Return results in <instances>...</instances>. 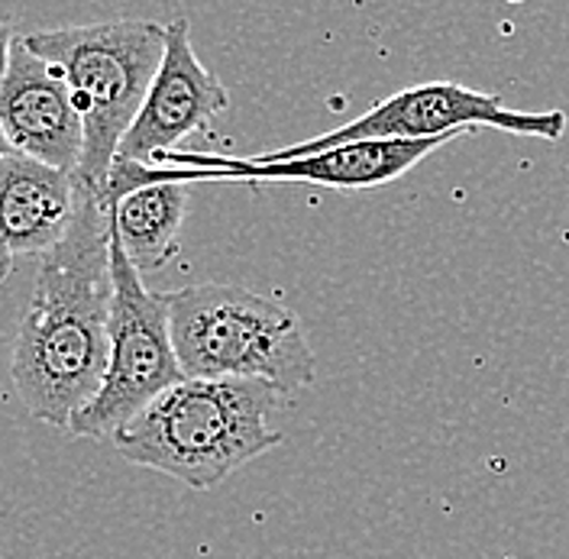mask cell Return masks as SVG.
Masks as SVG:
<instances>
[{
	"instance_id": "1",
	"label": "cell",
	"mask_w": 569,
	"mask_h": 559,
	"mask_svg": "<svg viewBox=\"0 0 569 559\" xmlns=\"http://www.w3.org/2000/svg\"><path fill=\"white\" fill-rule=\"evenodd\" d=\"M69 230L42 252L13 347V385L42 423L66 427L98 395L110 352V208L78 184Z\"/></svg>"
},
{
	"instance_id": "2",
	"label": "cell",
	"mask_w": 569,
	"mask_h": 559,
	"mask_svg": "<svg viewBox=\"0 0 569 559\" xmlns=\"http://www.w3.org/2000/svg\"><path fill=\"white\" fill-rule=\"evenodd\" d=\"M279 391L256 379H181L113 433L130 462L208 491L282 443L269 427Z\"/></svg>"
},
{
	"instance_id": "3",
	"label": "cell",
	"mask_w": 569,
	"mask_h": 559,
	"mask_svg": "<svg viewBox=\"0 0 569 559\" xmlns=\"http://www.w3.org/2000/svg\"><path fill=\"white\" fill-rule=\"evenodd\" d=\"M23 42L69 84L71 104L84 130L74 181L98 191L162 66L166 27L156 20H107L30 33Z\"/></svg>"
},
{
	"instance_id": "4",
	"label": "cell",
	"mask_w": 569,
	"mask_h": 559,
	"mask_svg": "<svg viewBox=\"0 0 569 559\" xmlns=\"http://www.w3.org/2000/svg\"><path fill=\"white\" fill-rule=\"evenodd\" d=\"M172 343L184 379H256L279 395L318 379L301 320L243 285H188L169 291Z\"/></svg>"
},
{
	"instance_id": "5",
	"label": "cell",
	"mask_w": 569,
	"mask_h": 559,
	"mask_svg": "<svg viewBox=\"0 0 569 559\" xmlns=\"http://www.w3.org/2000/svg\"><path fill=\"white\" fill-rule=\"evenodd\" d=\"M110 352L98 395L71 418V437H113L184 376L169 320V291H149L110 230Z\"/></svg>"
},
{
	"instance_id": "6",
	"label": "cell",
	"mask_w": 569,
	"mask_h": 559,
	"mask_svg": "<svg viewBox=\"0 0 569 559\" xmlns=\"http://www.w3.org/2000/svg\"><path fill=\"white\" fill-rule=\"evenodd\" d=\"M479 127H492L515 137H537V140H563L569 117L563 110H511L498 94H482L462 88L457 81H430L418 88H405L386 101L366 110L350 123L315 137L279 152H262L266 159H298L320 149H333L343 142L362 140H457Z\"/></svg>"
},
{
	"instance_id": "7",
	"label": "cell",
	"mask_w": 569,
	"mask_h": 559,
	"mask_svg": "<svg viewBox=\"0 0 569 559\" xmlns=\"http://www.w3.org/2000/svg\"><path fill=\"white\" fill-rule=\"evenodd\" d=\"M230 104L227 88L204 69L191 46L188 20L166 27V56L152 78L133 127L117 149V159L133 166L162 162L178 142L208 127Z\"/></svg>"
},
{
	"instance_id": "8",
	"label": "cell",
	"mask_w": 569,
	"mask_h": 559,
	"mask_svg": "<svg viewBox=\"0 0 569 559\" xmlns=\"http://www.w3.org/2000/svg\"><path fill=\"white\" fill-rule=\"evenodd\" d=\"M0 127L13 152L78 176L84 130L62 74L36 59L17 36L7 71L0 74Z\"/></svg>"
},
{
	"instance_id": "9",
	"label": "cell",
	"mask_w": 569,
	"mask_h": 559,
	"mask_svg": "<svg viewBox=\"0 0 569 559\" xmlns=\"http://www.w3.org/2000/svg\"><path fill=\"white\" fill-rule=\"evenodd\" d=\"M74 201V176L20 152L7 156L0 162V243L13 256L49 252L66 237Z\"/></svg>"
},
{
	"instance_id": "10",
	"label": "cell",
	"mask_w": 569,
	"mask_h": 559,
	"mask_svg": "<svg viewBox=\"0 0 569 559\" xmlns=\"http://www.w3.org/2000/svg\"><path fill=\"white\" fill-rule=\"evenodd\" d=\"M188 210V184L159 178L127 191L110 210V230L130 266L149 276L178 252V233Z\"/></svg>"
},
{
	"instance_id": "11",
	"label": "cell",
	"mask_w": 569,
	"mask_h": 559,
	"mask_svg": "<svg viewBox=\"0 0 569 559\" xmlns=\"http://www.w3.org/2000/svg\"><path fill=\"white\" fill-rule=\"evenodd\" d=\"M13 30L7 23H0V74L7 71V62H10V49H13Z\"/></svg>"
},
{
	"instance_id": "12",
	"label": "cell",
	"mask_w": 569,
	"mask_h": 559,
	"mask_svg": "<svg viewBox=\"0 0 569 559\" xmlns=\"http://www.w3.org/2000/svg\"><path fill=\"white\" fill-rule=\"evenodd\" d=\"M13 259H17V256H13L7 246L0 243V285L7 281V276H10V272H13Z\"/></svg>"
},
{
	"instance_id": "13",
	"label": "cell",
	"mask_w": 569,
	"mask_h": 559,
	"mask_svg": "<svg viewBox=\"0 0 569 559\" xmlns=\"http://www.w3.org/2000/svg\"><path fill=\"white\" fill-rule=\"evenodd\" d=\"M7 156H13V146H10V140H7L3 127H0V162H3Z\"/></svg>"
}]
</instances>
